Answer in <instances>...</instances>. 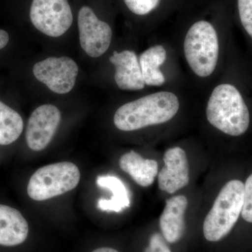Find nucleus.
<instances>
[{
	"label": "nucleus",
	"instance_id": "obj_20",
	"mask_svg": "<svg viewBox=\"0 0 252 252\" xmlns=\"http://www.w3.org/2000/svg\"><path fill=\"white\" fill-rule=\"evenodd\" d=\"M242 217L249 223H252V174L244 185V200Z\"/></svg>",
	"mask_w": 252,
	"mask_h": 252
},
{
	"label": "nucleus",
	"instance_id": "obj_2",
	"mask_svg": "<svg viewBox=\"0 0 252 252\" xmlns=\"http://www.w3.org/2000/svg\"><path fill=\"white\" fill-rule=\"evenodd\" d=\"M207 119L214 127L230 136L243 135L250 126L248 106L240 91L231 84L217 86L206 109Z\"/></svg>",
	"mask_w": 252,
	"mask_h": 252
},
{
	"label": "nucleus",
	"instance_id": "obj_7",
	"mask_svg": "<svg viewBox=\"0 0 252 252\" xmlns=\"http://www.w3.org/2000/svg\"><path fill=\"white\" fill-rule=\"evenodd\" d=\"M78 72L77 63L66 56L48 58L33 67L36 79L58 94H66L72 90Z\"/></svg>",
	"mask_w": 252,
	"mask_h": 252
},
{
	"label": "nucleus",
	"instance_id": "obj_18",
	"mask_svg": "<svg viewBox=\"0 0 252 252\" xmlns=\"http://www.w3.org/2000/svg\"><path fill=\"white\" fill-rule=\"evenodd\" d=\"M127 7L135 14L144 16L158 7L160 0H124Z\"/></svg>",
	"mask_w": 252,
	"mask_h": 252
},
{
	"label": "nucleus",
	"instance_id": "obj_3",
	"mask_svg": "<svg viewBox=\"0 0 252 252\" xmlns=\"http://www.w3.org/2000/svg\"><path fill=\"white\" fill-rule=\"evenodd\" d=\"M244 184L231 180L220 190L203 223V234L210 242H218L231 231L241 215Z\"/></svg>",
	"mask_w": 252,
	"mask_h": 252
},
{
	"label": "nucleus",
	"instance_id": "obj_14",
	"mask_svg": "<svg viewBox=\"0 0 252 252\" xmlns=\"http://www.w3.org/2000/svg\"><path fill=\"white\" fill-rule=\"evenodd\" d=\"M119 165L123 171L130 175L137 185L143 187L153 185L158 170L156 160L144 159L134 151L124 154L119 160Z\"/></svg>",
	"mask_w": 252,
	"mask_h": 252
},
{
	"label": "nucleus",
	"instance_id": "obj_21",
	"mask_svg": "<svg viewBox=\"0 0 252 252\" xmlns=\"http://www.w3.org/2000/svg\"><path fill=\"white\" fill-rule=\"evenodd\" d=\"M165 241L166 240L160 233H154L151 236L149 246L144 252H172Z\"/></svg>",
	"mask_w": 252,
	"mask_h": 252
},
{
	"label": "nucleus",
	"instance_id": "obj_11",
	"mask_svg": "<svg viewBox=\"0 0 252 252\" xmlns=\"http://www.w3.org/2000/svg\"><path fill=\"white\" fill-rule=\"evenodd\" d=\"M109 61L115 66L114 79L118 87L122 90L140 91L145 86L140 62L134 51L125 50L114 51Z\"/></svg>",
	"mask_w": 252,
	"mask_h": 252
},
{
	"label": "nucleus",
	"instance_id": "obj_16",
	"mask_svg": "<svg viewBox=\"0 0 252 252\" xmlns=\"http://www.w3.org/2000/svg\"><path fill=\"white\" fill-rule=\"evenodd\" d=\"M166 58V50L162 45L152 46L140 55L139 62L145 85L160 86L165 83L160 67Z\"/></svg>",
	"mask_w": 252,
	"mask_h": 252
},
{
	"label": "nucleus",
	"instance_id": "obj_10",
	"mask_svg": "<svg viewBox=\"0 0 252 252\" xmlns=\"http://www.w3.org/2000/svg\"><path fill=\"white\" fill-rule=\"evenodd\" d=\"M165 165L158 174L159 189L167 193H175L189 182V166L187 154L181 147L167 149L163 156Z\"/></svg>",
	"mask_w": 252,
	"mask_h": 252
},
{
	"label": "nucleus",
	"instance_id": "obj_23",
	"mask_svg": "<svg viewBox=\"0 0 252 252\" xmlns=\"http://www.w3.org/2000/svg\"><path fill=\"white\" fill-rule=\"evenodd\" d=\"M92 252H119L117 250H114V249L110 248H101L97 249V250H94Z\"/></svg>",
	"mask_w": 252,
	"mask_h": 252
},
{
	"label": "nucleus",
	"instance_id": "obj_1",
	"mask_svg": "<svg viewBox=\"0 0 252 252\" xmlns=\"http://www.w3.org/2000/svg\"><path fill=\"white\" fill-rule=\"evenodd\" d=\"M180 109L175 94L166 91L148 94L127 102L114 114V125L119 130L133 131L171 120Z\"/></svg>",
	"mask_w": 252,
	"mask_h": 252
},
{
	"label": "nucleus",
	"instance_id": "obj_9",
	"mask_svg": "<svg viewBox=\"0 0 252 252\" xmlns=\"http://www.w3.org/2000/svg\"><path fill=\"white\" fill-rule=\"evenodd\" d=\"M61 112L56 106L44 104L34 111L28 120L26 139L28 147L34 152L49 145L61 122Z\"/></svg>",
	"mask_w": 252,
	"mask_h": 252
},
{
	"label": "nucleus",
	"instance_id": "obj_4",
	"mask_svg": "<svg viewBox=\"0 0 252 252\" xmlns=\"http://www.w3.org/2000/svg\"><path fill=\"white\" fill-rule=\"evenodd\" d=\"M184 49L190 69L200 77L211 75L218 63L220 45L216 30L211 23L200 21L189 28Z\"/></svg>",
	"mask_w": 252,
	"mask_h": 252
},
{
	"label": "nucleus",
	"instance_id": "obj_17",
	"mask_svg": "<svg viewBox=\"0 0 252 252\" xmlns=\"http://www.w3.org/2000/svg\"><path fill=\"white\" fill-rule=\"evenodd\" d=\"M23 130V121L17 112L0 101V145L18 140Z\"/></svg>",
	"mask_w": 252,
	"mask_h": 252
},
{
	"label": "nucleus",
	"instance_id": "obj_12",
	"mask_svg": "<svg viewBox=\"0 0 252 252\" xmlns=\"http://www.w3.org/2000/svg\"><path fill=\"white\" fill-rule=\"evenodd\" d=\"M188 200L185 195H176L166 201L160 218L162 236L167 243L178 242L185 233V212Z\"/></svg>",
	"mask_w": 252,
	"mask_h": 252
},
{
	"label": "nucleus",
	"instance_id": "obj_5",
	"mask_svg": "<svg viewBox=\"0 0 252 252\" xmlns=\"http://www.w3.org/2000/svg\"><path fill=\"white\" fill-rule=\"evenodd\" d=\"M79 167L71 162L50 164L37 170L30 179L28 194L36 201H43L70 191L80 181Z\"/></svg>",
	"mask_w": 252,
	"mask_h": 252
},
{
	"label": "nucleus",
	"instance_id": "obj_13",
	"mask_svg": "<svg viewBox=\"0 0 252 252\" xmlns=\"http://www.w3.org/2000/svg\"><path fill=\"white\" fill-rule=\"evenodd\" d=\"M29 233L27 220L16 209L0 205V245L14 247L26 241Z\"/></svg>",
	"mask_w": 252,
	"mask_h": 252
},
{
	"label": "nucleus",
	"instance_id": "obj_15",
	"mask_svg": "<svg viewBox=\"0 0 252 252\" xmlns=\"http://www.w3.org/2000/svg\"><path fill=\"white\" fill-rule=\"evenodd\" d=\"M96 183L101 188L107 189L112 192V198L109 200L100 198L97 207L102 211L121 212L130 207V197L125 185L115 176H99Z\"/></svg>",
	"mask_w": 252,
	"mask_h": 252
},
{
	"label": "nucleus",
	"instance_id": "obj_22",
	"mask_svg": "<svg viewBox=\"0 0 252 252\" xmlns=\"http://www.w3.org/2000/svg\"><path fill=\"white\" fill-rule=\"evenodd\" d=\"M9 40V34L6 31L0 30V49H3Z\"/></svg>",
	"mask_w": 252,
	"mask_h": 252
},
{
	"label": "nucleus",
	"instance_id": "obj_8",
	"mask_svg": "<svg viewBox=\"0 0 252 252\" xmlns=\"http://www.w3.org/2000/svg\"><path fill=\"white\" fill-rule=\"evenodd\" d=\"M78 27L81 48L88 56L99 57L108 50L112 41V28L99 20L89 6H83L79 10Z\"/></svg>",
	"mask_w": 252,
	"mask_h": 252
},
{
	"label": "nucleus",
	"instance_id": "obj_19",
	"mask_svg": "<svg viewBox=\"0 0 252 252\" xmlns=\"http://www.w3.org/2000/svg\"><path fill=\"white\" fill-rule=\"evenodd\" d=\"M238 5L242 25L252 38V0H238Z\"/></svg>",
	"mask_w": 252,
	"mask_h": 252
},
{
	"label": "nucleus",
	"instance_id": "obj_6",
	"mask_svg": "<svg viewBox=\"0 0 252 252\" xmlns=\"http://www.w3.org/2000/svg\"><path fill=\"white\" fill-rule=\"evenodd\" d=\"M30 16L38 31L52 37L64 34L73 21L67 0H33Z\"/></svg>",
	"mask_w": 252,
	"mask_h": 252
}]
</instances>
